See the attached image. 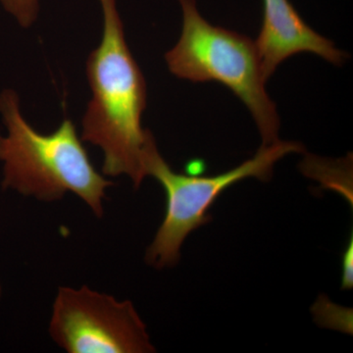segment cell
Segmentation results:
<instances>
[{
	"label": "cell",
	"mask_w": 353,
	"mask_h": 353,
	"mask_svg": "<svg viewBox=\"0 0 353 353\" xmlns=\"http://www.w3.org/2000/svg\"><path fill=\"white\" fill-rule=\"evenodd\" d=\"M103 32L87 61L92 97L83 117L82 141L103 153L104 176H128L138 189L146 178L143 158L150 131L141 127L146 83L125 39L115 0H99Z\"/></svg>",
	"instance_id": "cell-1"
},
{
	"label": "cell",
	"mask_w": 353,
	"mask_h": 353,
	"mask_svg": "<svg viewBox=\"0 0 353 353\" xmlns=\"http://www.w3.org/2000/svg\"><path fill=\"white\" fill-rule=\"evenodd\" d=\"M0 113L7 130L6 137L0 134L2 189L44 202L71 192L101 218L106 190L114 183L95 170L75 124L66 118L52 134L37 132L23 117L13 90L0 94Z\"/></svg>",
	"instance_id": "cell-2"
},
{
	"label": "cell",
	"mask_w": 353,
	"mask_h": 353,
	"mask_svg": "<svg viewBox=\"0 0 353 353\" xmlns=\"http://www.w3.org/2000/svg\"><path fill=\"white\" fill-rule=\"evenodd\" d=\"M183 30L178 43L165 55L173 75L194 83L226 85L245 103L261 134L262 145L280 141V119L266 90L256 44L238 32L211 25L199 14L196 0H179Z\"/></svg>",
	"instance_id": "cell-3"
},
{
	"label": "cell",
	"mask_w": 353,
	"mask_h": 353,
	"mask_svg": "<svg viewBox=\"0 0 353 353\" xmlns=\"http://www.w3.org/2000/svg\"><path fill=\"white\" fill-rule=\"evenodd\" d=\"M303 150L301 143L279 141L261 146L254 157L233 170L220 175L196 176L172 170L153 139L146 148L143 166L146 176H152L163 188L166 212L152 245L146 250V263L157 269L178 263L183 241L197 228L209 223L208 210L222 192L245 179L269 180L276 162L290 153H301Z\"/></svg>",
	"instance_id": "cell-4"
},
{
	"label": "cell",
	"mask_w": 353,
	"mask_h": 353,
	"mask_svg": "<svg viewBox=\"0 0 353 353\" xmlns=\"http://www.w3.org/2000/svg\"><path fill=\"white\" fill-rule=\"evenodd\" d=\"M48 333L68 353L155 352L132 301H118L87 285L58 288Z\"/></svg>",
	"instance_id": "cell-5"
},
{
	"label": "cell",
	"mask_w": 353,
	"mask_h": 353,
	"mask_svg": "<svg viewBox=\"0 0 353 353\" xmlns=\"http://www.w3.org/2000/svg\"><path fill=\"white\" fill-rule=\"evenodd\" d=\"M255 44L266 80L284 60L297 53H314L334 65H341L347 58L331 41L313 31L289 0H263V21Z\"/></svg>",
	"instance_id": "cell-6"
},
{
	"label": "cell",
	"mask_w": 353,
	"mask_h": 353,
	"mask_svg": "<svg viewBox=\"0 0 353 353\" xmlns=\"http://www.w3.org/2000/svg\"><path fill=\"white\" fill-rule=\"evenodd\" d=\"M0 2L23 28H29L37 19L39 0H0Z\"/></svg>",
	"instance_id": "cell-7"
},
{
	"label": "cell",
	"mask_w": 353,
	"mask_h": 353,
	"mask_svg": "<svg viewBox=\"0 0 353 353\" xmlns=\"http://www.w3.org/2000/svg\"><path fill=\"white\" fill-rule=\"evenodd\" d=\"M343 262V276H341V289L352 290L353 287V236H350L347 248L341 256Z\"/></svg>",
	"instance_id": "cell-8"
},
{
	"label": "cell",
	"mask_w": 353,
	"mask_h": 353,
	"mask_svg": "<svg viewBox=\"0 0 353 353\" xmlns=\"http://www.w3.org/2000/svg\"><path fill=\"white\" fill-rule=\"evenodd\" d=\"M2 296V287H1V283H0V299H1Z\"/></svg>",
	"instance_id": "cell-9"
}]
</instances>
